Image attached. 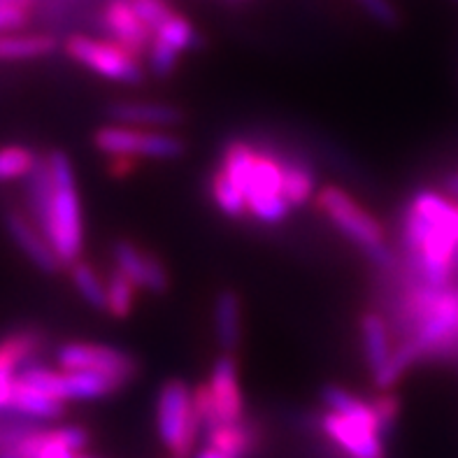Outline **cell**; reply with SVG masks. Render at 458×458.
<instances>
[{"mask_svg": "<svg viewBox=\"0 0 458 458\" xmlns=\"http://www.w3.org/2000/svg\"><path fill=\"white\" fill-rule=\"evenodd\" d=\"M403 247L417 284L445 289L458 251V203L436 191H419L403 219Z\"/></svg>", "mask_w": 458, "mask_h": 458, "instance_id": "cell-1", "label": "cell"}, {"mask_svg": "<svg viewBox=\"0 0 458 458\" xmlns=\"http://www.w3.org/2000/svg\"><path fill=\"white\" fill-rule=\"evenodd\" d=\"M331 410L321 417V428L349 458H384V428L372 403H363L337 384L321 391Z\"/></svg>", "mask_w": 458, "mask_h": 458, "instance_id": "cell-2", "label": "cell"}, {"mask_svg": "<svg viewBox=\"0 0 458 458\" xmlns=\"http://www.w3.org/2000/svg\"><path fill=\"white\" fill-rule=\"evenodd\" d=\"M314 205L349 242H354L360 251H366L375 266L382 270H391L395 266L394 251L386 247V240H384L386 238L384 226L377 216L356 203L354 196H349L340 186H324L314 198Z\"/></svg>", "mask_w": 458, "mask_h": 458, "instance_id": "cell-3", "label": "cell"}, {"mask_svg": "<svg viewBox=\"0 0 458 458\" xmlns=\"http://www.w3.org/2000/svg\"><path fill=\"white\" fill-rule=\"evenodd\" d=\"M54 177V200L49 209L45 235L49 238L52 247L56 250L58 259L65 266L80 261L81 244H84V226H81V208L77 196L75 173L68 154L52 151L49 154Z\"/></svg>", "mask_w": 458, "mask_h": 458, "instance_id": "cell-4", "label": "cell"}, {"mask_svg": "<svg viewBox=\"0 0 458 458\" xmlns=\"http://www.w3.org/2000/svg\"><path fill=\"white\" fill-rule=\"evenodd\" d=\"M157 428L158 437L173 456H191L203 426L196 412L193 391L182 379H168L158 391Z\"/></svg>", "mask_w": 458, "mask_h": 458, "instance_id": "cell-5", "label": "cell"}, {"mask_svg": "<svg viewBox=\"0 0 458 458\" xmlns=\"http://www.w3.org/2000/svg\"><path fill=\"white\" fill-rule=\"evenodd\" d=\"M93 145L107 157H145L170 161L186 154V142L180 135L165 131H142L138 126H123V123L98 128L93 135Z\"/></svg>", "mask_w": 458, "mask_h": 458, "instance_id": "cell-6", "label": "cell"}, {"mask_svg": "<svg viewBox=\"0 0 458 458\" xmlns=\"http://www.w3.org/2000/svg\"><path fill=\"white\" fill-rule=\"evenodd\" d=\"M65 52L70 58H75L77 64L87 65L91 72L105 77V80L122 81L131 87L145 81L140 58L114 40H93L87 35H72L65 42Z\"/></svg>", "mask_w": 458, "mask_h": 458, "instance_id": "cell-7", "label": "cell"}, {"mask_svg": "<svg viewBox=\"0 0 458 458\" xmlns=\"http://www.w3.org/2000/svg\"><path fill=\"white\" fill-rule=\"evenodd\" d=\"M58 366L64 370H93L103 372L107 377L119 379L122 384L131 382L138 375V360L126 352H119L107 344L70 343L58 349Z\"/></svg>", "mask_w": 458, "mask_h": 458, "instance_id": "cell-8", "label": "cell"}, {"mask_svg": "<svg viewBox=\"0 0 458 458\" xmlns=\"http://www.w3.org/2000/svg\"><path fill=\"white\" fill-rule=\"evenodd\" d=\"M209 391H212V401H215L216 417L221 424H238L244 421V398L240 389L238 377V360L235 354L216 356L209 370Z\"/></svg>", "mask_w": 458, "mask_h": 458, "instance_id": "cell-9", "label": "cell"}, {"mask_svg": "<svg viewBox=\"0 0 458 458\" xmlns=\"http://www.w3.org/2000/svg\"><path fill=\"white\" fill-rule=\"evenodd\" d=\"M103 26L114 42L128 49L133 56L140 58L142 52H149L154 33L147 26L131 0H110L103 12Z\"/></svg>", "mask_w": 458, "mask_h": 458, "instance_id": "cell-10", "label": "cell"}, {"mask_svg": "<svg viewBox=\"0 0 458 458\" xmlns=\"http://www.w3.org/2000/svg\"><path fill=\"white\" fill-rule=\"evenodd\" d=\"M110 116L114 119V123L138 128H170L184 123V112H182L177 105L151 103V100H126V103H114L110 107Z\"/></svg>", "mask_w": 458, "mask_h": 458, "instance_id": "cell-11", "label": "cell"}, {"mask_svg": "<svg viewBox=\"0 0 458 458\" xmlns=\"http://www.w3.org/2000/svg\"><path fill=\"white\" fill-rule=\"evenodd\" d=\"M7 231L14 238V242L19 244V250L29 256L35 266L40 267L42 273H56L58 267L64 266L61 259H58L56 250L52 247L49 238L45 233L38 231V228L30 224L26 216H21L19 212H10L7 215Z\"/></svg>", "mask_w": 458, "mask_h": 458, "instance_id": "cell-12", "label": "cell"}, {"mask_svg": "<svg viewBox=\"0 0 458 458\" xmlns=\"http://www.w3.org/2000/svg\"><path fill=\"white\" fill-rule=\"evenodd\" d=\"M215 335L226 354H235L242 340V305L235 291H221L215 301Z\"/></svg>", "mask_w": 458, "mask_h": 458, "instance_id": "cell-13", "label": "cell"}, {"mask_svg": "<svg viewBox=\"0 0 458 458\" xmlns=\"http://www.w3.org/2000/svg\"><path fill=\"white\" fill-rule=\"evenodd\" d=\"M360 335H363V349H366V360L368 368H370L372 377L382 372L386 368V363L391 360V343H389V328H386V321L379 312L375 310H368L360 317Z\"/></svg>", "mask_w": 458, "mask_h": 458, "instance_id": "cell-14", "label": "cell"}, {"mask_svg": "<svg viewBox=\"0 0 458 458\" xmlns=\"http://www.w3.org/2000/svg\"><path fill=\"white\" fill-rule=\"evenodd\" d=\"M123 384L103 372L93 370H64V395L65 401H93L105 398L122 389Z\"/></svg>", "mask_w": 458, "mask_h": 458, "instance_id": "cell-15", "label": "cell"}, {"mask_svg": "<svg viewBox=\"0 0 458 458\" xmlns=\"http://www.w3.org/2000/svg\"><path fill=\"white\" fill-rule=\"evenodd\" d=\"M275 196H284V163H279L273 154L259 151L247 189V203Z\"/></svg>", "mask_w": 458, "mask_h": 458, "instance_id": "cell-16", "label": "cell"}, {"mask_svg": "<svg viewBox=\"0 0 458 458\" xmlns=\"http://www.w3.org/2000/svg\"><path fill=\"white\" fill-rule=\"evenodd\" d=\"M12 410L26 414V417L35 419H58L64 414V401H58L54 395L45 394V391H38L29 384H23L17 377L14 382V391H12Z\"/></svg>", "mask_w": 458, "mask_h": 458, "instance_id": "cell-17", "label": "cell"}, {"mask_svg": "<svg viewBox=\"0 0 458 458\" xmlns=\"http://www.w3.org/2000/svg\"><path fill=\"white\" fill-rule=\"evenodd\" d=\"M29 198L33 216L38 219V226L45 233L47 221H49V209H52L54 200V177L52 165H49V157L38 158L35 168L29 174Z\"/></svg>", "mask_w": 458, "mask_h": 458, "instance_id": "cell-18", "label": "cell"}, {"mask_svg": "<svg viewBox=\"0 0 458 458\" xmlns=\"http://www.w3.org/2000/svg\"><path fill=\"white\" fill-rule=\"evenodd\" d=\"M205 440L212 447L231 454L235 458H247L254 452L256 436L250 421H238V424H221L216 428L205 433Z\"/></svg>", "mask_w": 458, "mask_h": 458, "instance_id": "cell-19", "label": "cell"}, {"mask_svg": "<svg viewBox=\"0 0 458 458\" xmlns=\"http://www.w3.org/2000/svg\"><path fill=\"white\" fill-rule=\"evenodd\" d=\"M56 49V40L49 35H0V61H26L40 58Z\"/></svg>", "mask_w": 458, "mask_h": 458, "instance_id": "cell-20", "label": "cell"}, {"mask_svg": "<svg viewBox=\"0 0 458 458\" xmlns=\"http://www.w3.org/2000/svg\"><path fill=\"white\" fill-rule=\"evenodd\" d=\"M256 158H259V151L251 145H247V142H242V140L228 142L226 149H224V157H221V170L240 186V191L244 196H247V189H250Z\"/></svg>", "mask_w": 458, "mask_h": 458, "instance_id": "cell-21", "label": "cell"}, {"mask_svg": "<svg viewBox=\"0 0 458 458\" xmlns=\"http://www.w3.org/2000/svg\"><path fill=\"white\" fill-rule=\"evenodd\" d=\"M209 191H212L216 208H219L226 216H231V219H244V216L250 215L247 196L240 191V186L221 168L212 174V180H209Z\"/></svg>", "mask_w": 458, "mask_h": 458, "instance_id": "cell-22", "label": "cell"}, {"mask_svg": "<svg viewBox=\"0 0 458 458\" xmlns=\"http://www.w3.org/2000/svg\"><path fill=\"white\" fill-rule=\"evenodd\" d=\"M138 289L133 279L122 273L119 267H114L107 279V312L114 319H128L135 308V298H138Z\"/></svg>", "mask_w": 458, "mask_h": 458, "instance_id": "cell-23", "label": "cell"}, {"mask_svg": "<svg viewBox=\"0 0 458 458\" xmlns=\"http://www.w3.org/2000/svg\"><path fill=\"white\" fill-rule=\"evenodd\" d=\"M314 196V174L308 165L289 161L284 163V198L291 208H302Z\"/></svg>", "mask_w": 458, "mask_h": 458, "instance_id": "cell-24", "label": "cell"}, {"mask_svg": "<svg viewBox=\"0 0 458 458\" xmlns=\"http://www.w3.org/2000/svg\"><path fill=\"white\" fill-rule=\"evenodd\" d=\"M70 273H72V282H75L81 298L93 310H107V284H103V279L96 273V267L84 261H75Z\"/></svg>", "mask_w": 458, "mask_h": 458, "instance_id": "cell-25", "label": "cell"}, {"mask_svg": "<svg viewBox=\"0 0 458 458\" xmlns=\"http://www.w3.org/2000/svg\"><path fill=\"white\" fill-rule=\"evenodd\" d=\"M157 38L165 40L168 45H173L177 52H193L198 45H200V38H198L196 29L191 26V21L186 17H182L180 12H173V17H168L165 21L154 30Z\"/></svg>", "mask_w": 458, "mask_h": 458, "instance_id": "cell-26", "label": "cell"}, {"mask_svg": "<svg viewBox=\"0 0 458 458\" xmlns=\"http://www.w3.org/2000/svg\"><path fill=\"white\" fill-rule=\"evenodd\" d=\"M35 154L26 147L10 145L0 149V182H12L19 177H29L35 168Z\"/></svg>", "mask_w": 458, "mask_h": 458, "instance_id": "cell-27", "label": "cell"}, {"mask_svg": "<svg viewBox=\"0 0 458 458\" xmlns=\"http://www.w3.org/2000/svg\"><path fill=\"white\" fill-rule=\"evenodd\" d=\"M145 251L147 250H140L131 240H119L114 244L116 267L126 273L138 286H142V279H145Z\"/></svg>", "mask_w": 458, "mask_h": 458, "instance_id": "cell-28", "label": "cell"}, {"mask_svg": "<svg viewBox=\"0 0 458 458\" xmlns=\"http://www.w3.org/2000/svg\"><path fill=\"white\" fill-rule=\"evenodd\" d=\"M180 56L182 52H177L173 45L154 35V40L149 45V68L154 75L161 77V80L174 75V70L180 65Z\"/></svg>", "mask_w": 458, "mask_h": 458, "instance_id": "cell-29", "label": "cell"}, {"mask_svg": "<svg viewBox=\"0 0 458 458\" xmlns=\"http://www.w3.org/2000/svg\"><path fill=\"white\" fill-rule=\"evenodd\" d=\"M23 384H29L33 389L38 391H45V394L54 395L58 401L65 403V395H64V370L56 372V370H49V368H29V370H23L19 375Z\"/></svg>", "mask_w": 458, "mask_h": 458, "instance_id": "cell-30", "label": "cell"}, {"mask_svg": "<svg viewBox=\"0 0 458 458\" xmlns=\"http://www.w3.org/2000/svg\"><path fill=\"white\" fill-rule=\"evenodd\" d=\"M142 289L151 291V293H168L170 289V273L165 263L158 259L157 254L145 251V279H142Z\"/></svg>", "mask_w": 458, "mask_h": 458, "instance_id": "cell-31", "label": "cell"}, {"mask_svg": "<svg viewBox=\"0 0 458 458\" xmlns=\"http://www.w3.org/2000/svg\"><path fill=\"white\" fill-rule=\"evenodd\" d=\"M131 5L140 14V19L151 29V33L161 26L168 17H173V7L165 0H131Z\"/></svg>", "mask_w": 458, "mask_h": 458, "instance_id": "cell-32", "label": "cell"}, {"mask_svg": "<svg viewBox=\"0 0 458 458\" xmlns=\"http://www.w3.org/2000/svg\"><path fill=\"white\" fill-rule=\"evenodd\" d=\"M363 10L368 12V17L372 21H377L379 26H386V29H395L401 23V14L395 10V5L391 0H356Z\"/></svg>", "mask_w": 458, "mask_h": 458, "instance_id": "cell-33", "label": "cell"}, {"mask_svg": "<svg viewBox=\"0 0 458 458\" xmlns=\"http://www.w3.org/2000/svg\"><path fill=\"white\" fill-rule=\"evenodd\" d=\"M372 407H375L379 424H382L384 433H386V430L395 424L398 414H401V398H398L394 391H382L379 395H375Z\"/></svg>", "mask_w": 458, "mask_h": 458, "instance_id": "cell-34", "label": "cell"}, {"mask_svg": "<svg viewBox=\"0 0 458 458\" xmlns=\"http://www.w3.org/2000/svg\"><path fill=\"white\" fill-rule=\"evenodd\" d=\"M75 456L77 454L65 445L64 433H61V428H58V430H49V433H45L42 447L35 458H75Z\"/></svg>", "mask_w": 458, "mask_h": 458, "instance_id": "cell-35", "label": "cell"}, {"mask_svg": "<svg viewBox=\"0 0 458 458\" xmlns=\"http://www.w3.org/2000/svg\"><path fill=\"white\" fill-rule=\"evenodd\" d=\"M26 19H29V10L23 7H0V33L21 29Z\"/></svg>", "mask_w": 458, "mask_h": 458, "instance_id": "cell-36", "label": "cell"}, {"mask_svg": "<svg viewBox=\"0 0 458 458\" xmlns=\"http://www.w3.org/2000/svg\"><path fill=\"white\" fill-rule=\"evenodd\" d=\"M138 170V157H112L107 163V173L114 180H126L128 174Z\"/></svg>", "mask_w": 458, "mask_h": 458, "instance_id": "cell-37", "label": "cell"}, {"mask_svg": "<svg viewBox=\"0 0 458 458\" xmlns=\"http://www.w3.org/2000/svg\"><path fill=\"white\" fill-rule=\"evenodd\" d=\"M196 458H235V456H231V454H226V452H221V449L212 447V445H205V447L196 454Z\"/></svg>", "mask_w": 458, "mask_h": 458, "instance_id": "cell-38", "label": "cell"}, {"mask_svg": "<svg viewBox=\"0 0 458 458\" xmlns=\"http://www.w3.org/2000/svg\"><path fill=\"white\" fill-rule=\"evenodd\" d=\"M33 0H0V7H23L29 10Z\"/></svg>", "mask_w": 458, "mask_h": 458, "instance_id": "cell-39", "label": "cell"}, {"mask_svg": "<svg viewBox=\"0 0 458 458\" xmlns=\"http://www.w3.org/2000/svg\"><path fill=\"white\" fill-rule=\"evenodd\" d=\"M447 191L452 193L454 198H458V173L449 174L447 177Z\"/></svg>", "mask_w": 458, "mask_h": 458, "instance_id": "cell-40", "label": "cell"}, {"mask_svg": "<svg viewBox=\"0 0 458 458\" xmlns=\"http://www.w3.org/2000/svg\"><path fill=\"white\" fill-rule=\"evenodd\" d=\"M75 458H96V456H87V454H77Z\"/></svg>", "mask_w": 458, "mask_h": 458, "instance_id": "cell-41", "label": "cell"}, {"mask_svg": "<svg viewBox=\"0 0 458 458\" xmlns=\"http://www.w3.org/2000/svg\"><path fill=\"white\" fill-rule=\"evenodd\" d=\"M173 458H182V456H173Z\"/></svg>", "mask_w": 458, "mask_h": 458, "instance_id": "cell-42", "label": "cell"}]
</instances>
